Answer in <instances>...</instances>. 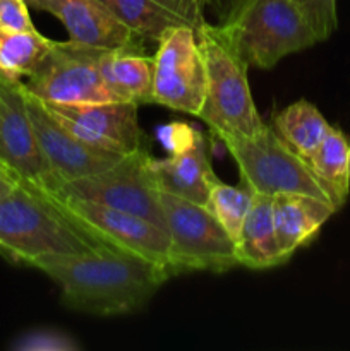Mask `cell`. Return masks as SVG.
<instances>
[{
    "label": "cell",
    "mask_w": 350,
    "mask_h": 351,
    "mask_svg": "<svg viewBox=\"0 0 350 351\" xmlns=\"http://www.w3.org/2000/svg\"><path fill=\"white\" fill-rule=\"evenodd\" d=\"M33 267L58 285L65 307L96 317L141 311L172 278L165 267L144 257L106 245L45 257Z\"/></svg>",
    "instance_id": "obj_1"
},
{
    "label": "cell",
    "mask_w": 350,
    "mask_h": 351,
    "mask_svg": "<svg viewBox=\"0 0 350 351\" xmlns=\"http://www.w3.org/2000/svg\"><path fill=\"white\" fill-rule=\"evenodd\" d=\"M103 247L62 215L48 195L16 184L0 197V256L33 267L51 256L82 254Z\"/></svg>",
    "instance_id": "obj_2"
},
{
    "label": "cell",
    "mask_w": 350,
    "mask_h": 351,
    "mask_svg": "<svg viewBox=\"0 0 350 351\" xmlns=\"http://www.w3.org/2000/svg\"><path fill=\"white\" fill-rule=\"evenodd\" d=\"M205 62V101L198 119L220 141L250 137L264 125L254 105L247 79V62L222 24L196 27Z\"/></svg>",
    "instance_id": "obj_3"
},
{
    "label": "cell",
    "mask_w": 350,
    "mask_h": 351,
    "mask_svg": "<svg viewBox=\"0 0 350 351\" xmlns=\"http://www.w3.org/2000/svg\"><path fill=\"white\" fill-rule=\"evenodd\" d=\"M220 24L249 67L273 69L287 55L319 43L292 0H232Z\"/></svg>",
    "instance_id": "obj_4"
},
{
    "label": "cell",
    "mask_w": 350,
    "mask_h": 351,
    "mask_svg": "<svg viewBox=\"0 0 350 351\" xmlns=\"http://www.w3.org/2000/svg\"><path fill=\"white\" fill-rule=\"evenodd\" d=\"M223 146L239 168L242 185L253 194H302L331 202L307 163L285 144L273 125L264 123L254 136L226 139Z\"/></svg>",
    "instance_id": "obj_5"
},
{
    "label": "cell",
    "mask_w": 350,
    "mask_h": 351,
    "mask_svg": "<svg viewBox=\"0 0 350 351\" xmlns=\"http://www.w3.org/2000/svg\"><path fill=\"white\" fill-rule=\"evenodd\" d=\"M175 276L192 271L225 273L239 266L237 247L205 204L160 191Z\"/></svg>",
    "instance_id": "obj_6"
},
{
    "label": "cell",
    "mask_w": 350,
    "mask_h": 351,
    "mask_svg": "<svg viewBox=\"0 0 350 351\" xmlns=\"http://www.w3.org/2000/svg\"><path fill=\"white\" fill-rule=\"evenodd\" d=\"M153 156L148 146L120 158L115 165L95 175L60 182L48 195L78 197L143 216L165 230L160 191L153 173ZM167 232V230H165Z\"/></svg>",
    "instance_id": "obj_7"
},
{
    "label": "cell",
    "mask_w": 350,
    "mask_h": 351,
    "mask_svg": "<svg viewBox=\"0 0 350 351\" xmlns=\"http://www.w3.org/2000/svg\"><path fill=\"white\" fill-rule=\"evenodd\" d=\"M102 47L79 41H54L24 82L27 91L47 103L119 101L100 74Z\"/></svg>",
    "instance_id": "obj_8"
},
{
    "label": "cell",
    "mask_w": 350,
    "mask_h": 351,
    "mask_svg": "<svg viewBox=\"0 0 350 351\" xmlns=\"http://www.w3.org/2000/svg\"><path fill=\"white\" fill-rule=\"evenodd\" d=\"M48 197L55 202L62 215L67 216L74 225L81 226L102 245L144 257L165 267L172 278L175 276L170 261L168 233L153 221L86 199L58 197V195H48Z\"/></svg>",
    "instance_id": "obj_9"
},
{
    "label": "cell",
    "mask_w": 350,
    "mask_h": 351,
    "mask_svg": "<svg viewBox=\"0 0 350 351\" xmlns=\"http://www.w3.org/2000/svg\"><path fill=\"white\" fill-rule=\"evenodd\" d=\"M153 55V105L199 117L205 101V62L196 29L168 27Z\"/></svg>",
    "instance_id": "obj_10"
},
{
    "label": "cell",
    "mask_w": 350,
    "mask_h": 351,
    "mask_svg": "<svg viewBox=\"0 0 350 351\" xmlns=\"http://www.w3.org/2000/svg\"><path fill=\"white\" fill-rule=\"evenodd\" d=\"M0 165L26 187L45 192L51 175L43 160L24 99V82L0 75Z\"/></svg>",
    "instance_id": "obj_11"
},
{
    "label": "cell",
    "mask_w": 350,
    "mask_h": 351,
    "mask_svg": "<svg viewBox=\"0 0 350 351\" xmlns=\"http://www.w3.org/2000/svg\"><path fill=\"white\" fill-rule=\"evenodd\" d=\"M24 99L38 146L51 175V184L45 192H50L60 182L75 180L106 170L122 158L120 154L98 149L78 139L55 119L45 101L27 91L26 86Z\"/></svg>",
    "instance_id": "obj_12"
},
{
    "label": "cell",
    "mask_w": 350,
    "mask_h": 351,
    "mask_svg": "<svg viewBox=\"0 0 350 351\" xmlns=\"http://www.w3.org/2000/svg\"><path fill=\"white\" fill-rule=\"evenodd\" d=\"M45 105L69 132L89 146L120 156L146 146L137 120V103L103 101L65 105L45 101Z\"/></svg>",
    "instance_id": "obj_13"
},
{
    "label": "cell",
    "mask_w": 350,
    "mask_h": 351,
    "mask_svg": "<svg viewBox=\"0 0 350 351\" xmlns=\"http://www.w3.org/2000/svg\"><path fill=\"white\" fill-rule=\"evenodd\" d=\"M26 3L57 17L67 29L69 40L102 48L143 47V38L100 0H26Z\"/></svg>",
    "instance_id": "obj_14"
},
{
    "label": "cell",
    "mask_w": 350,
    "mask_h": 351,
    "mask_svg": "<svg viewBox=\"0 0 350 351\" xmlns=\"http://www.w3.org/2000/svg\"><path fill=\"white\" fill-rule=\"evenodd\" d=\"M151 167L158 191L198 204H206L211 185L218 180L211 168L208 143L201 130H198L191 143L170 153L165 160L153 158Z\"/></svg>",
    "instance_id": "obj_15"
},
{
    "label": "cell",
    "mask_w": 350,
    "mask_h": 351,
    "mask_svg": "<svg viewBox=\"0 0 350 351\" xmlns=\"http://www.w3.org/2000/svg\"><path fill=\"white\" fill-rule=\"evenodd\" d=\"M331 202L302 194L273 195V223L278 247L290 259L301 247L307 245L326 221L335 215Z\"/></svg>",
    "instance_id": "obj_16"
},
{
    "label": "cell",
    "mask_w": 350,
    "mask_h": 351,
    "mask_svg": "<svg viewBox=\"0 0 350 351\" xmlns=\"http://www.w3.org/2000/svg\"><path fill=\"white\" fill-rule=\"evenodd\" d=\"M100 74L119 101L153 105V57L143 47L103 48Z\"/></svg>",
    "instance_id": "obj_17"
},
{
    "label": "cell",
    "mask_w": 350,
    "mask_h": 351,
    "mask_svg": "<svg viewBox=\"0 0 350 351\" xmlns=\"http://www.w3.org/2000/svg\"><path fill=\"white\" fill-rule=\"evenodd\" d=\"M239 266L264 271L281 266L287 259L278 247L273 223V195L254 194L240 237L235 243Z\"/></svg>",
    "instance_id": "obj_18"
},
{
    "label": "cell",
    "mask_w": 350,
    "mask_h": 351,
    "mask_svg": "<svg viewBox=\"0 0 350 351\" xmlns=\"http://www.w3.org/2000/svg\"><path fill=\"white\" fill-rule=\"evenodd\" d=\"M349 154V141L338 127L331 125L318 149L304 160L336 211L345 204L350 192Z\"/></svg>",
    "instance_id": "obj_19"
},
{
    "label": "cell",
    "mask_w": 350,
    "mask_h": 351,
    "mask_svg": "<svg viewBox=\"0 0 350 351\" xmlns=\"http://www.w3.org/2000/svg\"><path fill=\"white\" fill-rule=\"evenodd\" d=\"M323 113L307 99H299L281 110L273 120V129L292 151L307 160L329 130Z\"/></svg>",
    "instance_id": "obj_20"
},
{
    "label": "cell",
    "mask_w": 350,
    "mask_h": 351,
    "mask_svg": "<svg viewBox=\"0 0 350 351\" xmlns=\"http://www.w3.org/2000/svg\"><path fill=\"white\" fill-rule=\"evenodd\" d=\"M110 9L143 40L158 41L168 27L189 26L168 0H112Z\"/></svg>",
    "instance_id": "obj_21"
},
{
    "label": "cell",
    "mask_w": 350,
    "mask_h": 351,
    "mask_svg": "<svg viewBox=\"0 0 350 351\" xmlns=\"http://www.w3.org/2000/svg\"><path fill=\"white\" fill-rule=\"evenodd\" d=\"M51 40L38 29H0V75L12 81L27 77L50 48Z\"/></svg>",
    "instance_id": "obj_22"
},
{
    "label": "cell",
    "mask_w": 350,
    "mask_h": 351,
    "mask_svg": "<svg viewBox=\"0 0 350 351\" xmlns=\"http://www.w3.org/2000/svg\"><path fill=\"white\" fill-rule=\"evenodd\" d=\"M253 192L244 185L233 187V185L223 184L220 178L211 185V191H209L205 206L218 219L220 225L225 228V232L232 237L235 243L253 204Z\"/></svg>",
    "instance_id": "obj_23"
},
{
    "label": "cell",
    "mask_w": 350,
    "mask_h": 351,
    "mask_svg": "<svg viewBox=\"0 0 350 351\" xmlns=\"http://www.w3.org/2000/svg\"><path fill=\"white\" fill-rule=\"evenodd\" d=\"M311 26L318 41H326L338 24L335 0H292Z\"/></svg>",
    "instance_id": "obj_24"
},
{
    "label": "cell",
    "mask_w": 350,
    "mask_h": 351,
    "mask_svg": "<svg viewBox=\"0 0 350 351\" xmlns=\"http://www.w3.org/2000/svg\"><path fill=\"white\" fill-rule=\"evenodd\" d=\"M14 348L23 351H78L81 348L78 339L62 329H34L21 336Z\"/></svg>",
    "instance_id": "obj_25"
},
{
    "label": "cell",
    "mask_w": 350,
    "mask_h": 351,
    "mask_svg": "<svg viewBox=\"0 0 350 351\" xmlns=\"http://www.w3.org/2000/svg\"><path fill=\"white\" fill-rule=\"evenodd\" d=\"M0 29H36L31 21L30 5L26 3V0H0Z\"/></svg>",
    "instance_id": "obj_26"
},
{
    "label": "cell",
    "mask_w": 350,
    "mask_h": 351,
    "mask_svg": "<svg viewBox=\"0 0 350 351\" xmlns=\"http://www.w3.org/2000/svg\"><path fill=\"white\" fill-rule=\"evenodd\" d=\"M198 134V129L191 123L185 122H172L167 123L163 127H158V141L167 147L170 153L180 149L185 144L191 143L194 139V136Z\"/></svg>",
    "instance_id": "obj_27"
},
{
    "label": "cell",
    "mask_w": 350,
    "mask_h": 351,
    "mask_svg": "<svg viewBox=\"0 0 350 351\" xmlns=\"http://www.w3.org/2000/svg\"><path fill=\"white\" fill-rule=\"evenodd\" d=\"M230 2H232V0H184L185 16H187L191 26L196 29L199 24L205 23L206 7L218 5L220 9H222V17H223V14H225L226 9H229Z\"/></svg>",
    "instance_id": "obj_28"
},
{
    "label": "cell",
    "mask_w": 350,
    "mask_h": 351,
    "mask_svg": "<svg viewBox=\"0 0 350 351\" xmlns=\"http://www.w3.org/2000/svg\"><path fill=\"white\" fill-rule=\"evenodd\" d=\"M16 184L17 182L12 180V178L2 177V175H0V197H2V195H5L9 191H12V187Z\"/></svg>",
    "instance_id": "obj_29"
},
{
    "label": "cell",
    "mask_w": 350,
    "mask_h": 351,
    "mask_svg": "<svg viewBox=\"0 0 350 351\" xmlns=\"http://www.w3.org/2000/svg\"><path fill=\"white\" fill-rule=\"evenodd\" d=\"M168 2H172V3H174V5L177 7V9H178V12H180L182 16H184V19L187 21V23H189L187 16H185V9H184V0H168ZM189 26H191V23H189Z\"/></svg>",
    "instance_id": "obj_30"
},
{
    "label": "cell",
    "mask_w": 350,
    "mask_h": 351,
    "mask_svg": "<svg viewBox=\"0 0 350 351\" xmlns=\"http://www.w3.org/2000/svg\"><path fill=\"white\" fill-rule=\"evenodd\" d=\"M0 175H2V177H9V178H12V177H10V175H9V171H7L5 168L2 167V165H0ZM12 180H14V178H12Z\"/></svg>",
    "instance_id": "obj_31"
},
{
    "label": "cell",
    "mask_w": 350,
    "mask_h": 351,
    "mask_svg": "<svg viewBox=\"0 0 350 351\" xmlns=\"http://www.w3.org/2000/svg\"><path fill=\"white\" fill-rule=\"evenodd\" d=\"M349 171H350V154H349Z\"/></svg>",
    "instance_id": "obj_32"
}]
</instances>
